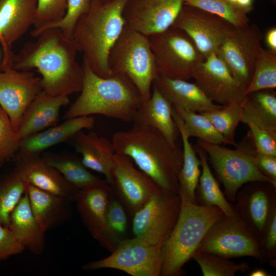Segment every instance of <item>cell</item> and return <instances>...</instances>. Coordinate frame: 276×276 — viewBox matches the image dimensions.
<instances>
[{"label":"cell","mask_w":276,"mask_h":276,"mask_svg":"<svg viewBox=\"0 0 276 276\" xmlns=\"http://www.w3.org/2000/svg\"><path fill=\"white\" fill-rule=\"evenodd\" d=\"M36 38L14 55L11 67L20 71L36 68L41 76L42 90L52 95L68 96L80 91L84 72L77 61L73 39L56 28L43 31Z\"/></svg>","instance_id":"obj_1"},{"label":"cell","mask_w":276,"mask_h":276,"mask_svg":"<svg viewBox=\"0 0 276 276\" xmlns=\"http://www.w3.org/2000/svg\"><path fill=\"white\" fill-rule=\"evenodd\" d=\"M115 152L127 156L163 191L179 193L178 175L183 160L180 145H172L156 129L133 125L114 133Z\"/></svg>","instance_id":"obj_2"},{"label":"cell","mask_w":276,"mask_h":276,"mask_svg":"<svg viewBox=\"0 0 276 276\" xmlns=\"http://www.w3.org/2000/svg\"><path fill=\"white\" fill-rule=\"evenodd\" d=\"M82 66L84 75L81 94L64 113L63 119L101 114L133 122L144 100L131 80L120 73L101 77L84 61Z\"/></svg>","instance_id":"obj_3"},{"label":"cell","mask_w":276,"mask_h":276,"mask_svg":"<svg viewBox=\"0 0 276 276\" xmlns=\"http://www.w3.org/2000/svg\"><path fill=\"white\" fill-rule=\"evenodd\" d=\"M127 0L102 3L91 0L88 11L77 22L72 39L84 61L98 76L106 78L112 73L108 57L126 22L123 16Z\"/></svg>","instance_id":"obj_4"},{"label":"cell","mask_w":276,"mask_h":276,"mask_svg":"<svg viewBox=\"0 0 276 276\" xmlns=\"http://www.w3.org/2000/svg\"><path fill=\"white\" fill-rule=\"evenodd\" d=\"M179 195L181 207L177 221L162 244L160 276L181 275L183 266L192 259L210 227L224 215L217 206L192 203Z\"/></svg>","instance_id":"obj_5"},{"label":"cell","mask_w":276,"mask_h":276,"mask_svg":"<svg viewBox=\"0 0 276 276\" xmlns=\"http://www.w3.org/2000/svg\"><path fill=\"white\" fill-rule=\"evenodd\" d=\"M197 144L209 157L216 177L223 185L224 194L229 202H235L238 191L248 182L265 181L276 186V183L264 175L256 165V150L249 131L235 149L199 139Z\"/></svg>","instance_id":"obj_6"},{"label":"cell","mask_w":276,"mask_h":276,"mask_svg":"<svg viewBox=\"0 0 276 276\" xmlns=\"http://www.w3.org/2000/svg\"><path fill=\"white\" fill-rule=\"evenodd\" d=\"M108 62L112 74L126 75L144 101L149 99L158 72L148 36L126 24L110 50Z\"/></svg>","instance_id":"obj_7"},{"label":"cell","mask_w":276,"mask_h":276,"mask_svg":"<svg viewBox=\"0 0 276 276\" xmlns=\"http://www.w3.org/2000/svg\"><path fill=\"white\" fill-rule=\"evenodd\" d=\"M148 37L158 74L166 77L188 80L205 59L190 37L179 28L171 26Z\"/></svg>","instance_id":"obj_8"},{"label":"cell","mask_w":276,"mask_h":276,"mask_svg":"<svg viewBox=\"0 0 276 276\" xmlns=\"http://www.w3.org/2000/svg\"><path fill=\"white\" fill-rule=\"evenodd\" d=\"M180 207L179 193L160 190L133 215L134 237L151 244H163L176 224Z\"/></svg>","instance_id":"obj_9"},{"label":"cell","mask_w":276,"mask_h":276,"mask_svg":"<svg viewBox=\"0 0 276 276\" xmlns=\"http://www.w3.org/2000/svg\"><path fill=\"white\" fill-rule=\"evenodd\" d=\"M163 244H151L136 238L121 241L108 257L88 262L85 271L112 268L132 276H160Z\"/></svg>","instance_id":"obj_10"},{"label":"cell","mask_w":276,"mask_h":276,"mask_svg":"<svg viewBox=\"0 0 276 276\" xmlns=\"http://www.w3.org/2000/svg\"><path fill=\"white\" fill-rule=\"evenodd\" d=\"M260 241L237 216L223 215L209 229L197 250L225 258L260 259Z\"/></svg>","instance_id":"obj_11"},{"label":"cell","mask_w":276,"mask_h":276,"mask_svg":"<svg viewBox=\"0 0 276 276\" xmlns=\"http://www.w3.org/2000/svg\"><path fill=\"white\" fill-rule=\"evenodd\" d=\"M263 38L258 26L249 24L243 28H236L216 53L233 77L246 88L253 76Z\"/></svg>","instance_id":"obj_12"},{"label":"cell","mask_w":276,"mask_h":276,"mask_svg":"<svg viewBox=\"0 0 276 276\" xmlns=\"http://www.w3.org/2000/svg\"><path fill=\"white\" fill-rule=\"evenodd\" d=\"M183 31L205 58L217 53L236 29L225 19L197 7L183 5L173 26Z\"/></svg>","instance_id":"obj_13"},{"label":"cell","mask_w":276,"mask_h":276,"mask_svg":"<svg viewBox=\"0 0 276 276\" xmlns=\"http://www.w3.org/2000/svg\"><path fill=\"white\" fill-rule=\"evenodd\" d=\"M109 185L114 196L131 216L161 190L149 176L134 167L130 158L117 153Z\"/></svg>","instance_id":"obj_14"},{"label":"cell","mask_w":276,"mask_h":276,"mask_svg":"<svg viewBox=\"0 0 276 276\" xmlns=\"http://www.w3.org/2000/svg\"><path fill=\"white\" fill-rule=\"evenodd\" d=\"M42 90L41 77L30 71L0 69V106L16 132L26 109Z\"/></svg>","instance_id":"obj_15"},{"label":"cell","mask_w":276,"mask_h":276,"mask_svg":"<svg viewBox=\"0 0 276 276\" xmlns=\"http://www.w3.org/2000/svg\"><path fill=\"white\" fill-rule=\"evenodd\" d=\"M192 78L212 101L222 106L242 102L247 96L246 88L233 77L216 53L206 57L198 64Z\"/></svg>","instance_id":"obj_16"},{"label":"cell","mask_w":276,"mask_h":276,"mask_svg":"<svg viewBox=\"0 0 276 276\" xmlns=\"http://www.w3.org/2000/svg\"><path fill=\"white\" fill-rule=\"evenodd\" d=\"M235 202L237 216L260 241L270 217L276 210V186L265 181L248 182L238 191Z\"/></svg>","instance_id":"obj_17"},{"label":"cell","mask_w":276,"mask_h":276,"mask_svg":"<svg viewBox=\"0 0 276 276\" xmlns=\"http://www.w3.org/2000/svg\"><path fill=\"white\" fill-rule=\"evenodd\" d=\"M183 0H127L123 11L126 24L149 36L173 26Z\"/></svg>","instance_id":"obj_18"},{"label":"cell","mask_w":276,"mask_h":276,"mask_svg":"<svg viewBox=\"0 0 276 276\" xmlns=\"http://www.w3.org/2000/svg\"><path fill=\"white\" fill-rule=\"evenodd\" d=\"M37 10V0H0L1 70L11 67L15 55L12 44L34 26Z\"/></svg>","instance_id":"obj_19"},{"label":"cell","mask_w":276,"mask_h":276,"mask_svg":"<svg viewBox=\"0 0 276 276\" xmlns=\"http://www.w3.org/2000/svg\"><path fill=\"white\" fill-rule=\"evenodd\" d=\"M15 170L22 180L42 190L74 201L78 189L68 182L40 155L20 156L13 158Z\"/></svg>","instance_id":"obj_20"},{"label":"cell","mask_w":276,"mask_h":276,"mask_svg":"<svg viewBox=\"0 0 276 276\" xmlns=\"http://www.w3.org/2000/svg\"><path fill=\"white\" fill-rule=\"evenodd\" d=\"M114 197L109 184L78 189L74 201L81 218L91 236L103 241L107 207Z\"/></svg>","instance_id":"obj_21"},{"label":"cell","mask_w":276,"mask_h":276,"mask_svg":"<svg viewBox=\"0 0 276 276\" xmlns=\"http://www.w3.org/2000/svg\"><path fill=\"white\" fill-rule=\"evenodd\" d=\"M70 103L68 96H54L42 90L26 109L17 134L20 140L55 126L61 108Z\"/></svg>","instance_id":"obj_22"},{"label":"cell","mask_w":276,"mask_h":276,"mask_svg":"<svg viewBox=\"0 0 276 276\" xmlns=\"http://www.w3.org/2000/svg\"><path fill=\"white\" fill-rule=\"evenodd\" d=\"M95 119L91 116L65 120L55 125L29 136L20 141V156L40 155L46 149L73 139L80 131L94 128Z\"/></svg>","instance_id":"obj_23"},{"label":"cell","mask_w":276,"mask_h":276,"mask_svg":"<svg viewBox=\"0 0 276 276\" xmlns=\"http://www.w3.org/2000/svg\"><path fill=\"white\" fill-rule=\"evenodd\" d=\"M150 97L139 107L133 125L151 127L163 134L173 145L179 146L180 136L173 117L170 102L152 84Z\"/></svg>","instance_id":"obj_24"},{"label":"cell","mask_w":276,"mask_h":276,"mask_svg":"<svg viewBox=\"0 0 276 276\" xmlns=\"http://www.w3.org/2000/svg\"><path fill=\"white\" fill-rule=\"evenodd\" d=\"M152 84L174 106L198 113L223 107L215 104L195 83L188 80L170 78L158 74Z\"/></svg>","instance_id":"obj_25"},{"label":"cell","mask_w":276,"mask_h":276,"mask_svg":"<svg viewBox=\"0 0 276 276\" xmlns=\"http://www.w3.org/2000/svg\"><path fill=\"white\" fill-rule=\"evenodd\" d=\"M76 151L82 155L83 164L88 169L103 174L110 185L116 154L111 141L99 136L94 131H79L73 139Z\"/></svg>","instance_id":"obj_26"},{"label":"cell","mask_w":276,"mask_h":276,"mask_svg":"<svg viewBox=\"0 0 276 276\" xmlns=\"http://www.w3.org/2000/svg\"><path fill=\"white\" fill-rule=\"evenodd\" d=\"M25 192L37 222L45 232L71 218L70 201L28 183Z\"/></svg>","instance_id":"obj_27"},{"label":"cell","mask_w":276,"mask_h":276,"mask_svg":"<svg viewBox=\"0 0 276 276\" xmlns=\"http://www.w3.org/2000/svg\"><path fill=\"white\" fill-rule=\"evenodd\" d=\"M8 227L31 252L35 255L43 252L45 232L37 222L26 192L11 214Z\"/></svg>","instance_id":"obj_28"},{"label":"cell","mask_w":276,"mask_h":276,"mask_svg":"<svg viewBox=\"0 0 276 276\" xmlns=\"http://www.w3.org/2000/svg\"><path fill=\"white\" fill-rule=\"evenodd\" d=\"M173 117L178 127L182 144L183 160L178 175L179 193L187 201L196 204L195 193L201 172V161L189 141L190 137L182 119L174 107Z\"/></svg>","instance_id":"obj_29"},{"label":"cell","mask_w":276,"mask_h":276,"mask_svg":"<svg viewBox=\"0 0 276 276\" xmlns=\"http://www.w3.org/2000/svg\"><path fill=\"white\" fill-rule=\"evenodd\" d=\"M201 164V172L195 193L196 204L201 206H215L227 216H236L234 205L226 198L213 174L209 165V158L198 145L194 147Z\"/></svg>","instance_id":"obj_30"},{"label":"cell","mask_w":276,"mask_h":276,"mask_svg":"<svg viewBox=\"0 0 276 276\" xmlns=\"http://www.w3.org/2000/svg\"><path fill=\"white\" fill-rule=\"evenodd\" d=\"M246 121H252L276 134V93L273 89L258 90L246 96L241 122Z\"/></svg>","instance_id":"obj_31"},{"label":"cell","mask_w":276,"mask_h":276,"mask_svg":"<svg viewBox=\"0 0 276 276\" xmlns=\"http://www.w3.org/2000/svg\"><path fill=\"white\" fill-rule=\"evenodd\" d=\"M44 160L57 169L77 189L109 184L90 172L81 159L74 155L46 152L42 155Z\"/></svg>","instance_id":"obj_32"},{"label":"cell","mask_w":276,"mask_h":276,"mask_svg":"<svg viewBox=\"0 0 276 276\" xmlns=\"http://www.w3.org/2000/svg\"><path fill=\"white\" fill-rule=\"evenodd\" d=\"M173 106L182 119L189 137L195 136L213 144L236 146V143L231 142L222 135L211 122L201 113Z\"/></svg>","instance_id":"obj_33"},{"label":"cell","mask_w":276,"mask_h":276,"mask_svg":"<svg viewBox=\"0 0 276 276\" xmlns=\"http://www.w3.org/2000/svg\"><path fill=\"white\" fill-rule=\"evenodd\" d=\"M26 192V183L14 170L0 178V224L8 227L11 214Z\"/></svg>","instance_id":"obj_34"},{"label":"cell","mask_w":276,"mask_h":276,"mask_svg":"<svg viewBox=\"0 0 276 276\" xmlns=\"http://www.w3.org/2000/svg\"><path fill=\"white\" fill-rule=\"evenodd\" d=\"M127 229L126 210L114 196L110 201L106 212L102 246L111 252L123 240Z\"/></svg>","instance_id":"obj_35"},{"label":"cell","mask_w":276,"mask_h":276,"mask_svg":"<svg viewBox=\"0 0 276 276\" xmlns=\"http://www.w3.org/2000/svg\"><path fill=\"white\" fill-rule=\"evenodd\" d=\"M275 87L276 53L262 47L246 94L263 89H274Z\"/></svg>","instance_id":"obj_36"},{"label":"cell","mask_w":276,"mask_h":276,"mask_svg":"<svg viewBox=\"0 0 276 276\" xmlns=\"http://www.w3.org/2000/svg\"><path fill=\"white\" fill-rule=\"evenodd\" d=\"M183 3L215 14L236 28H243L250 24L247 13L227 0H183Z\"/></svg>","instance_id":"obj_37"},{"label":"cell","mask_w":276,"mask_h":276,"mask_svg":"<svg viewBox=\"0 0 276 276\" xmlns=\"http://www.w3.org/2000/svg\"><path fill=\"white\" fill-rule=\"evenodd\" d=\"M193 259L199 265L204 276H234L249 269L246 262L237 263L217 255L196 250Z\"/></svg>","instance_id":"obj_38"},{"label":"cell","mask_w":276,"mask_h":276,"mask_svg":"<svg viewBox=\"0 0 276 276\" xmlns=\"http://www.w3.org/2000/svg\"><path fill=\"white\" fill-rule=\"evenodd\" d=\"M244 100L223 106L219 109L200 113L208 119L222 135L236 143L235 131L241 121Z\"/></svg>","instance_id":"obj_39"},{"label":"cell","mask_w":276,"mask_h":276,"mask_svg":"<svg viewBox=\"0 0 276 276\" xmlns=\"http://www.w3.org/2000/svg\"><path fill=\"white\" fill-rule=\"evenodd\" d=\"M67 0H37V10L31 36L36 37L48 26L59 21L64 16Z\"/></svg>","instance_id":"obj_40"},{"label":"cell","mask_w":276,"mask_h":276,"mask_svg":"<svg viewBox=\"0 0 276 276\" xmlns=\"http://www.w3.org/2000/svg\"><path fill=\"white\" fill-rule=\"evenodd\" d=\"M20 141L4 110L0 117V166L15 157L19 149Z\"/></svg>","instance_id":"obj_41"},{"label":"cell","mask_w":276,"mask_h":276,"mask_svg":"<svg viewBox=\"0 0 276 276\" xmlns=\"http://www.w3.org/2000/svg\"><path fill=\"white\" fill-rule=\"evenodd\" d=\"M91 2V0H67L66 11L64 17L59 21L48 26L43 31L49 28H58L66 36L72 38L77 22L82 15L88 11Z\"/></svg>","instance_id":"obj_42"},{"label":"cell","mask_w":276,"mask_h":276,"mask_svg":"<svg viewBox=\"0 0 276 276\" xmlns=\"http://www.w3.org/2000/svg\"><path fill=\"white\" fill-rule=\"evenodd\" d=\"M261 263L275 267L276 262V210L272 214L260 241Z\"/></svg>","instance_id":"obj_43"},{"label":"cell","mask_w":276,"mask_h":276,"mask_svg":"<svg viewBox=\"0 0 276 276\" xmlns=\"http://www.w3.org/2000/svg\"><path fill=\"white\" fill-rule=\"evenodd\" d=\"M256 151L260 153L276 156V134L257 125L252 121H246Z\"/></svg>","instance_id":"obj_44"},{"label":"cell","mask_w":276,"mask_h":276,"mask_svg":"<svg viewBox=\"0 0 276 276\" xmlns=\"http://www.w3.org/2000/svg\"><path fill=\"white\" fill-rule=\"evenodd\" d=\"M25 249L9 228L0 224V261L19 254Z\"/></svg>","instance_id":"obj_45"},{"label":"cell","mask_w":276,"mask_h":276,"mask_svg":"<svg viewBox=\"0 0 276 276\" xmlns=\"http://www.w3.org/2000/svg\"><path fill=\"white\" fill-rule=\"evenodd\" d=\"M255 160L260 171L276 183V156L262 154L256 151Z\"/></svg>","instance_id":"obj_46"},{"label":"cell","mask_w":276,"mask_h":276,"mask_svg":"<svg viewBox=\"0 0 276 276\" xmlns=\"http://www.w3.org/2000/svg\"><path fill=\"white\" fill-rule=\"evenodd\" d=\"M265 41L268 50L276 53V28L269 29L265 34Z\"/></svg>","instance_id":"obj_47"},{"label":"cell","mask_w":276,"mask_h":276,"mask_svg":"<svg viewBox=\"0 0 276 276\" xmlns=\"http://www.w3.org/2000/svg\"><path fill=\"white\" fill-rule=\"evenodd\" d=\"M247 14L254 10V0H227Z\"/></svg>","instance_id":"obj_48"},{"label":"cell","mask_w":276,"mask_h":276,"mask_svg":"<svg viewBox=\"0 0 276 276\" xmlns=\"http://www.w3.org/2000/svg\"><path fill=\"white\" fill-rule=\"evenodd\" d=\"M249 276H270V274L265 270L258 268L253 270L249 274Z\"/></svg>","instance_id":"obj_49"},{"label":"cell","mask_w":276,"mask_h":276,"mask_svg":"<svg viewBox=\"0 0 276 276\" xmlns=\"http://www.w3.org/2000/svg\"><path fill=\"white\" fill-rule=\"evenodd\" d=\"M3 57V51H2V50L1 48H0V65H1V63L2 62Z\"/></svg>","instance_id":"obj_50"},{"label":"cell","mask_w":276,"mask_h":276,"mask_svg":"<svg viewBox=\"0 0 276 276\" xmlns=\"http://www.w3.org/2000/svg\"><path fill=\"white\" fill-rule=\"evenodd\" d=\"M99 1L101 2L102 3H107V2H109L111 1H113V0H99Z\"/></svg>","instance_id":"obj_51"},{"label":"cell","mask_w":276,"mask_h":276,"mask_svg":"<svg viewBox=\"0 0 276 276\" xmlns=\"http://www.w3.org/2000/svg\"><path fill=\"white\" fill-rule=\"evenodd\" d=\"M4 111V110L3 109V108L0 106V117H1L3 112Z\"/></svg>","instance_id":"obj_52"},{"label":"cell","mask_w":276,"mask_h":276,"mask_svg":"<svg viewBox=\"0 0 276 276\" xmlns=\"http://www.w3.org/2000/svg\"><path fill=\"white\" fill-rule=\"evenodd\" d=\"M275 1L276 0H271V1L273 2V4L275 3Z\"/></svg>","instance_id":"obj_53"}]
</instances>
